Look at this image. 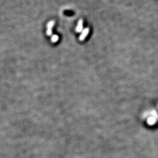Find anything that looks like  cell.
Listing matches in <instances>:
<instances>
[{
    "label": "cell",
    "instance_id": "cell-4",
    "mask_svg": "<svg viewBox=\"0 0 158 158\" xmlns=\"http://www.w3.org/2000/svg\"><path fill=\"white\" fill-rule=\"evenodd\" d=\"M58 40H59V36L56 35H53L52 37V39H51V41H52V42H53V43H55V42H57Z\"/></svg>",
    "mask_w": 158,
    "mask_h": 158
},
{
    "label": "cell",
    "instance_id": "cell-3",
    "mask_svg": "<svg viewBox=\"0 0 158 158\" xmlns=\"http://www.w3.org/2000/svg\"><path fill=\"white\" fill-rule=\"evenodd\" d=\"M82 29H83V20L82 19H80L78 23V25H77V26L76 31L78 32H80L82 31Z\"/></svg>",
    "mask_w": 158,
    "mask_h": 158
},
{
    "label": "cell",
    "instance_id": "cell-2",
    "mask_svg": "<svg viewBox=\"0 0 158 158\" xmlns=\"http://www.w3.org/2000/svg\"><path fill=\"white\" fill-rule=\"evenodd\" d=\"M89 28H86V29H85L83 31V32L82 34L80 35V38H79V39H80V40H83L84 39H85V38L86 36H87L88 33H89Z\"/></svg>",
    "mask_w": 158,
    "mask_h": 158
},
{
    "label": "cell",
    "instance_id": "cell-1",
    "mask_svg": "<svg viewBox=\"0 0 158 158\" xmlns=\"http://www.w3.org/2000/svg\"><path fill=\"white\" fill-rule=\"evenodd\" d=\"M54 25V21H51L48 23V24H47L46 33H47V35H48V36H50V35H52V28L53 27Z\"/></svg>",
    "mask_w": 158,
    "mask_h": 158
}]
</instances>
